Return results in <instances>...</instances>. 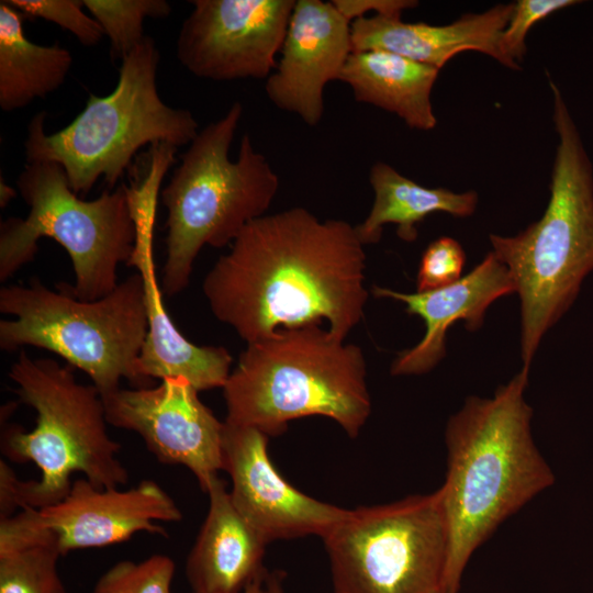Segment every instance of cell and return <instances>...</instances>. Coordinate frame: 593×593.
<instances>
[{"instance_id":"obj_17","label":"cell","mask_w":593,"mask_h":593,"mask_svg":"<svg viewBox=\"0 0 593 593\" xmlns=\"http://www.w3.org/2000/svg\"><path fill=\"white\" fill-rule=\"evenodd\" d=\"M371 291L376 298L404 303L407 314L424 321L423 338L399 353L391 365L393 376H418L429 372L446 356V335L452 324L462 321L468 331H478L488 307L515 293V284L507 267L490 251L469 273L449 286L415 293L373 286Z\"/></svg>"},{"instance_id":"obj_28","label":"cell","mask_w":593,"mask_h":593,"mask_svg":"<svg viewBox=\"0 0 593 593\" xmlns=\"http://www.w3.org/2000/svg\"><path fill=\"white\" fill-rule=\"evenodd\" d=\"M466 253L458 240L443 236L424 250L416 277V291L449 286L461 278Z\"/></svg>"},{"instance_id":"obj_5","label":"cell","mask_w":593,"mask_h":593,"mask_svg":"<svg viewBox=\"0 0 593 593\" xmlns=\"http://www.w3.org/2000/svg\"><path fill=\"white\" fill-rule=\"evenodd\" d=\"M223 389L225 422L278 436L307 416L356 438L371 413L361 348L322 325L283 328L247 344Z\"/></svg>"},{"instance_id":"obj_26","label":"cell","mask_w":593,"mask_h":593,"mask_svg":"<svg viewBox=\"0 0 593 593\" xmlns=\"http://www.w3.org/2000/svg\"><path fill=\"white\" fill-rule=\"evenodd\" d=\"M22 15L53 22L70 32L85 46L97 45L104 32L100 24L83 11V0H5Z\"/></svg>"},{"instance_id":"obj_27","label":"cell","mask_w":593,"mask_h":593,"mask_svg":"<svg viewBox=\"0 0 593 593\" xmlns=\"http://www.w3.org/2000/svg\"><path fill=\"white\" fill-rule=\"evenodd\" d=\"M580 3L577 0H518L514 2L512 14L501 37L504 55L513 69H519V63L526 54V36L539 21L556 11Z\"/></svg>"},{"instance_id":"obj_16","label":"cell","mask_w":593,"mask_h":593,"mask_svg":"<svg viewBox=\"0 0 593 593\" xmlns=\"http://www.w3.org/2000/svg\"><path fill=\"white\" fill-rule=\"evenodd\" d=\"M353 53L350 22L329 2L296 0L281 57L265 91L278 109L316 126L324 114V89L338 80Z\"/></svg>"},{"instance_id":"obj_25","label":"cell","mask_w":593,"mask_h":593,"mask_svg":"<svg viewBox=\"0 0 593 593\" xmlns=\"http://www.w3.org/2000/svg\"><path fill=\"white\" fill-rule=\"evenodd\" d=\"M174 560L155 553L141 561L121 560L93 585L92 593H172Z\"/></svg>"},{"instance_id":"obj_32","label":"cell","mask_w":593,"mask_h":593,"mask_svg":"<svg viewBox=\"0 0 593 593\" xmlns=\"http://www.w3.org/2000/svg\"><path fill=\"white\" fill-rule=\"evenodd\" d=\"M267 573L251 581L242 593H267L265 585Z\"/></svg>"},{"instance_id":"obj_11","label":"cell","mask_w":593,"mask_h":593,"mask_svg":"<svg viewBox=\"0 0 593 593\" xmlns=\"http://www.w3.org/2000/svg\"><path fill=\"white\" fill-rule=\"evenodd\" d=\"M176 42L179 63L199 78H268L277 66L294 0H193Z\"/></svg>"},{"instance_id":"obj_14","label":"cell","mask_w":593,"mask_h":593,"mask_svg":"<svg viewBox=\"0 0 593 593\" xmlns=\"http://www.w3.org/2000/svg\"><path fill=\"white\" fill-rule=\"evenodd\" d=\"M32 526L51 530L61 555L128 540L141 532L167 536L159 522L183 517L172 497L155 481L143 480L127 490L97 488L86 478L72 481L59 502L42 507H23Z\"/></svg>"},{"instance_id":"obj_29","label":"cell","mask_w":593,"mask_h":593,"mask_svg":"<svg viewBox=\"0 0 593 593\" xmlns=\"http://www.w3.org/2000/svg\"><path fill=\"white\" fill-rule=\"evenodd\" d=\"M332 3L350 23L365 18L369 11L374 15L395 18L401 16L404 10L418 5L415 0H333Z\"/></svg>"},{"instance_id":"obj_9","label":"cell","mask_w":593,"mask_h":593,"mask_svg":"<svg viewBox=\"0 0 593 593\" xmlns=\"http://www.w3.org/2000/svg\"><path fill=\"white\" fill-rule=\"evenodd\" d=\"M16 186L30 211L24 219L0 224V281L34 259L40 238L51 237L68 253L75 275L72 286L59 283L56 289L81 301L111 293L119 284V265H127L135 248L130 188L121 184L82 200L53 161L27 163Z\"/></svg>"},{"instance_id":"obj_1","label":"cell","mask_w":593,"mask_h":593,"mask_svg":"<svg viewBox=\"0 0 593 593\" xmlns=\"http://www.w3.org/2000/svg\"><path fill=\"white\" fill-rule=\"evenodd\" d=\"M231 245L202 290L246 344L324 322L345 340L362 320L366 253L355 225L293 206L251 221Z\"/></svg>"},{"instance_id":"obj_13","label":"cell","mask_w":593,"mask_h":593,"mask_svg":"<svg viewBox=\"0 0 593 593\" xmlns=\"http://www.w3.org/2000/svg\"><path fill=\"white\" fill-rule=\"evenodd\" d=\"M268 438L257 428L224 421L223 470L232 482L234 506L267 544L310 535L322 538L347 508L291 485L271 462Z\"/></svg>"},{"instance_id":"obj_18","label":"cell","mask_w":593,"mask_h":593,"mask_svg":"<svg viewBox=\"0 0 593 593\" xmlns=\"http://www.w3.org/2000/svg\"><path fill=\"white\" fill-rule=\"evenodd\" d=\"M513 7L499 3L446 25L404 22L401 16L360 18L350 23L353 52L387 51L440 69L457 54L475 51L513 69L501 45Z\"/></svg>"},{"instance_id":"obj_6","label":"cell","mask_w":593,"mask_h":593,"mask_svg":"<svg viewBox=\"0 0 593 593\" xmlns=\"http://www.w3.org/2000/svg\"><path fill=\"white\" fill-rule=\"evenodd\" d=\"M242 115L243 105L236 101L200 130L160 192L167 210L161 279L166 296L188 287L204 246L232 244L248 223L266 215L279 190L278 175L248 134L240 139L237 159H230Z\"/></svg>"},{"instance_id":"obj_30","label":"cell","mask_w":593,"mask_h":593,"mask_svg":"<svg viewBox=\"0 0 593 593\" xmlns=\"http://www.w3.org/2000/svg\"><path fill=\"white\" fill-rule=\"evenodd\" d=\"M283 574L280 571L267 573L265 585L267 593H284L282 585Z\"/></svg>"},{"instance_id":"obj_10","label":"cell","mask_w":593,"mask_h":593,"mask_svg":"<svg viewBox=\"0 0 593 593\" xmlns=\"http://www.w3.org/2000/svg\"><path fill=\"white\" fill-rule=\"evenodd\" d=\"M322 539L335 593H446L449 534L440 488L347 510Z\"/></svg>"},{"instance_id":"obj_7","label":"cell","mask_w":593,"mask_h":593,"mask_svg":"<svg viewBox=\"0 0 593 593\" xmlns=\"http://www.w3.org/2000/svg\"><path fill=\"white\" fill-rule=\"evenodd\" d=\"M160 54L145 36L121 61L115 88L90 94L83 110L66 126L47 134L45 112L27 125V163L60 165L76 194H87L99 178L113 190L139 148L147 144L176 148L189 145L199 124L188 109L166 104L157 88Z\"/></svg>"},{"instance_id":"obj_23","label":"cell","mask_w":593,"mask_h":593,"mask_svg":"<svg viewBox=\"0 0 593 593\" xmlns=\"http://www.w3.org/2000/svg\"><path fill=\"white\" fill-rule=\"evenodd\" d=\"M55 535L21 515L0 518V593H67Z\"/></svg>"},{"instance_id":"obj_12","label":"cell","mask_w":593,"mask_h":593,"mask_svg":"<svg viewBox=\"0 0 593 593\" xmlns=\"http://www.w3.org/2000/svg\"><path fill=\"white\" fill-rule=\"evenodd\" d=\"M109 425L139 435L164 465L186 467L202 491L223 470L224 422L182 377L156 387L118 389L102 396Z\"/></svg>"},{"instance_id":"obj_15","label":"cell","mask_w":593,"mask_h":593,"mask_svg":"<svg viewBox=\"0 0 593 593\" xmlns=\"http://www.w3.org/2000/svg\"><path fill=\"white\" fill-rule=\"evenodd\" d=\"M160 180L147 177L131 190L136 224L134 253L126 266H134L143 279L148 333L138 359V371L147 381L170 377L187 379L197 390L223 388L233 358L222 346H198L176 327L165 305L156 277L153 236Z\"/></svg>"},{"instance_id":"obj_8","label":"cell","mask_w":593,"mask_h":593,"mask_svg":"<svg viewBox=\"0 0 593 593\" xmlns=\"http://www.w3.org/2000/svg\"><path fill=\"white\" fill-rule=\"evenodd\" d=\"M0 312L14 317L0 321L1 350L24 346L49 350L83 371L101 396L120 389L123 379L136 388L150 384L138 371L148 333L138 272L96 301L54 291L32 277L26 284L0 289Z\"/></svg>"},{"instance_id":"obj_3","label":"cell","mask_w":593,"mask_h":593,"mask_svg":"<svg viewBox=\"0 0 593 593\" xmlns=\"http://www.w3.org/2000/svg\"><path fill=\"white\" fill-rule=\"evenodd\" d=\"M72 369L52 358L33 359L24 349L10 367L13 392L35 410L36 424L30 432L14 423L2 425L1 452L16 463L33 462L41 477L22 481L0 460V518L18 508L59 502L69 492L75 472L97 488H120L130 480L118 457L121 444L108 433L99 390L80 383Z\"/></svg>"},{"instance_id":"obj_21","label":"cell","mask_w":593,"mask_h":593,"mask_svg":"<svg viewBox=\"0 0 593 593\" xmlns=\"http://www.w3.org/2000/svg\"><path fill=\"white\" fill-rule=\"evenodd\" d=\"M369 181L373 190V203L368 216L358 225L356 233L363 246L377 244L383 226L396 225L398 236L407 243L417 238L416 225L435 212L455 217L471 216L478 204L473 190L455 192L446 188H427L401 175L387 163L372 165Z\"/></svg>"},{"instance_id":"obj_31","label":"cell","mask_w":593,"mask_h":593,"mask_svg":"<svg viewBox=\"0 0 593 593\" xmlns=\"http://www.w3.org/2000/svg\"><path fill=\"white\" fill-rule=\"evenodd\" d=\"M16 197V191L2 178L0 180V208H5L9 202Z\"/></svg>"},{"instance_id":"obj_19","label":"cell","mask_w":593,"mask_h":593,"mask_svg":"<svg viewBox=\"0 0 593 593\" xmlns=\"http://www.w3.org/2000/svg\"><path fill=\"white\" fill-rule=\"evenodd\" d=\"M205 493L209 508L186 561L193 593H242L258 577L266 546L234 506L225 482L214 478Z\"/></svg>"},{"instance_id":"obj_2","label":"cell","mask_w":593,"mask_h":593,"mask_svg":"<svg viewBox=\"0 0 593 593\" xmlns=\"http://www.w3.org/2000/svg\"><path fill=\"white\" fill-rule=\"evenodd\" d=\"M528 372L522 368L492 398L468 396L447 422L440 486L449 534L446 593H458L471 556L495 529L555 483L532 435Z\"/></svg>"},{"instance_id":"obj_22","label":"cell","mask_w":593,"mask_h":593,"mask_svg":"<svg viewBox=\"0 0 593 593\" xmlns=\"http://www.w3.org/2000/svg\"><path fill=\"white\" fill-rule=\"evenodd\" d=\"M71 53L59 43L40 45L24 32L23 15L5 0L0 1V108L23 109L44 99L66 80Z\"/></svg>"},{"instance_id":"obj_24","label":"cell","mask_w":593,"mask_h":593,"mask_svg":"<svg viewBox=\"0 0 593 593\" xmlns=\"http://www.w3.org/2000/svg\"><path fill=\"white\" fill-rule=\"evenodd\" d=\"M90 15L109 37L111 55L121 61L145 38L144 21L171 13L166 0H83Z\"/></svg>"},{"instance_id":"obj_20","label":"cell","mask_w":593,"mask_h":593,"mask_svg":"<svg viewBox=\"0 0 593 593\" xmlns=\"http://www.w3.org/2000/svg\"><path fill=\"white\" fill-rule=\"evenodd\" d=\"M438 72L433 66L372 49L353 52L338 80L351 88L357 102L394 113L410 128L429 131L437 124L430 96Z\"/></svg>"},{"instance_id":"obj_4","label":"cell","mask_w":593,"mask_h":593,"mask_svg":"<svg viewBox=\"0 0 593 593\" xmlns=\"http://www.w3.org/2000/svg\"><path fill=\"white\" fill-rule=\"evenodd\" d=\"M558 145L542 216L514 236L490 234L521 300L523 369L568 312L593 271V165L556 82L549 79Z\"/></svg>"}]
</instances>
